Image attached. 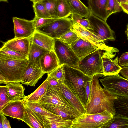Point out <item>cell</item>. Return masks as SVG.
<instances>
[{
  "mask_svg": "<svg viewBox=\"0 0 128 128\" xmlns=\"http://www.w3.org/2000/svg\"><path fill=\"white\" fill-rule=\"evenodd\" d=\"M103 76L97 75L92 78L90 97L85 106L88 114L100 113L106 110L114 116L116 114L114 103L118 96L101 86L99 79Z\"/></svg>",
  "mask_w": 128,
  "mask_h": 128,
  "instance_id": "6da1fadb",
  "label": "cell"
},
{
  "mask_svg": "<svg viewBox=\"0 0 128 128\" xmlns=\"http://www.w3.org/2000/svg\"><path fill=\"white\" fill-rule=\"evenodd\" d=\"M29 61L13 59L0 55V84L21 83L22 78Z\"/></svg>",
  "mask_w": 128,
  "mask_h": 128,
  "instance_id": "7a4b0ae2",
  "label": "cell"
},
{
  "mask_svg": "<svg viewBox=\"0 0 128 128\" xmlns=\"http://www.w3.org/2000/svg\"><path fill=\"white\" fill-rule=\"evenodd\" d=\"M114 119V116L106 110L95 114L86 113L72 121V128H107Z\"/></svg>",
  "mask_w": 128,
  "mask_h": 128,
  "instance_id": "3957f363",
  "label": "cell"
},
{
  "mask_svg": "<svg viewBox=\"0 0 128 128\" xmlns=\"http://www.w3.org/2000/svg\"><path fill=\"white\" fill-rule=\"evenodd\" d=\"M63 66L66 79L72 82L77 94L85 107L87 103L86 93V84L88 82L92 80V78L77 68L65 64L63 65Z\"/></svg>",
  "mask_w": 128,
  "mask_h": 128,
  "instance_id": "277c9868",
  "label": "cell"
},
{
  "mask_svg": "<svg viewBox=\"0 0 128 128\" xmlns=\"http://www.w3.org/2000/svg\"><path fill=\"white\" fill-rule=\"evenodd\" d=\"M102 50L95 51L80 59L78 68L86 75L91 78L96 75L104 76L102 58Z\"/></svg>",
  "mask_w": 128,
  "mask_h": 128,
  "instance_id": "5b68a950",
  "label": "cell"
},
{
  "mask_svg": "<svg viewBox=\"0 0 128 128\" xmlns=\"http://www.w3.org/2000/svg\"><path fill=\"white\" fill-rule=\"evenodd\" d=\"M54 51L59 62V66L66 65L78 68L80 59L70 46L59 39H54Z\"/></svg>",
  "mask_w": 128,
  "mask_h": 128,
  "instance_id": "8992f818",
  "label": "cell"
},
{
  "mask_svg": "<svg viewBox=\"0 0 128 128\" xmlns=\"http://www.w3.org/2000/svg\"><path fill=\"white\" fill-rule=\"evenodd\" d=\"M100 80L104 88L112 94L128 97V80L119 74L106 76Z\"/></svg>",
  "mask_w": 128,
  "mask_h": 128,
  "instance_id": "52a82bcc",
  "label": "cell"
},
{
  "mask_svg": "<svg viewBox=\"0 0 128 128\" xmlns=\"http://www.w3.org/2000/svg\"><path fill=\"white\" fill-rule=\"evenodd\" d=\"M73 22L71 18H58L37 30L54 39H59L72 29Z\"/></svg>",
  "mask_w": 128,
  "mask_h": 128,
  "instance_id": "ba28073f",
  "label": "cell"
},
{
  "mask_svg": "<svg viewBox=\"0 0 128 128\" xmlns=\"http://www.w3.org/2000/svg\"><path fill=\"white\" fill-rule=\"evenodd\" d=\"M92 30H88L104 42L116 40L115 32L106 22L92 14L87 18Z\"/></svg>",
  "mask_w": 128,
  "mask_h": 128,
  "instance_id": "9c48e42d",
  "label": "cell"
},
{
  "mask_svg": "<svg viewBox=\"0 0 128 128\" xmlns=\"http://www.w3.org/2000/svg\"><path fill=\"white\" fill-rule=\"evenodd\" d=\"M37 101L62 107L70 111L78 118L82 115L71 104L60 91L49 86L45 95L40 100Z\"/></svg>",
  "mask_w": 128,
  "mask_h": 128,
  "instance_id": "30bf717a",
  "label": "cell"
},
{
  "mask_svg": "<svg viewBox=\"0 0 128 128\" xmlns=\"http://www.w3.org/2000/svg\"><path fill=\"white\" fill-rule=\"evenodd\" d=\"M119 50L117 48L111 47L108 49L104 51L102 54L104 77L112 76L119 74L122 67L119 64L118 57L113 59L118 53Z\"/></svg>",
  "mask_w": 128,
  "mask_h": 128,
  "instance_id": "8fae6325",
  "label": "cell"
},
{
  "mask_svg": "<svg viewBox=\"0 0 128 128\" xmlns=\"http://www.w3.org/2000/svg\"><path fill=\"white\" fill-rule=\"evenodd\" d=\"M60 91L76 110L82 114L86 113L85 107L79 98L70 81L66 79L63 82Z\"/></svg>",
  "mask_w": 128,
  "mask_h": 128,
  "instance_id": "7c38bea8",
  "label": "cell"
},
{
  "mask_svg": "<svg viewBox=\"0 0 128 128\" xmlns=\"http://www.w3.org/2000/svg\"><path fill=\"white\" fill-rule=\"evenodd\" d=\"M72 22V30L80 37L90 42L98 49L106 51L111 47L106 45L105 42L102 40L100 38L79 24Z\"/></svg>",
  "mask_w": 128,
  "mask_h": 128,
  "instance_id": "4fadbf2b",
  "label": "cell"
},
{
  "mask_svg": "<svg viewBox=\"0 0 128 128\" xmlns=\"http://www.w3.org/2000/svg\"><path fill=\"white\" fill-rule=\"evenodd\" d=\"M45 74L42 70L39 62H29L24 74L21 83L35 86Z\"/></svg>",
  "mask_w": 128,
  "mask_h": 128,
  "instance_id": "5bb4252c",
  "label": "cell"
},
{
  "mask_svg": "<svg viewBox=\"0 0 128 128\" xmlns=\"http://www.w3.org/2000/svg\"><path fill=\"white\" fill-rule=\"evenodd\" d=\"M14 26V38L31 37L36 30L33 21L14 17L12 18Z\"/></svg>",
  "mask_w": 128,
  "mask_h": 128,
  "instance_id": "9a60e30c",
  "label": "cell"
},
{
  "mask_svg": "<svg viewBox=\"0 0 128 128\" xmlns=\"http://www.w3.org/2000/svg\"><path fill=\"white\" fill-rule=\"evenodd\" d=\"M2 42V47L20 53L28 58L32 42V36L26 38H14Z\"/></svg>",
  "mask_w": 128,
  "mask_h": 128,
  "instance_id": "2e32d148",
  "label": "cell"
},
{
  "mask_svg": "<svg viewBox=\"0 0 128 128\" xmlns=\"http://www.w3.org/2000/svg\"><path fill=\"white\" fill-rule=\"evenodd\" d=\"M25 104L22 99L8 103L0 111L4 115L23 121Z\"/></svg>",
  "mask_w": 128,
  "mask_h": 128,
  "instance_id": "e0dca14e",
  "label": "cell"
},
{
  "mask_svg": "<svg viewBox=\"0 0 128 128\" xmlns=\"http://www.w3.org/2000/svg\"><path fill=\"white\" fill-rule=\"evenodd\" d=\"M70 46L80 59L98 49L90 42L80 37L73 43Z\"/></svg>",
  "mask_w": 128,
  "mask_h": 128,
  "instance_id": "ac0fdd59",
  "label": "cell"
},
{
  "mask_svg": "<svg viewBox=\"0 0 128 128\" xmlns=\"http://www.w3.org/2000/svg\"><path fill=\"white\" fill-rule=\"evenodd\" d=\"M91 14L106 22L108 18L107 11L108 0H88Z\"/></svg>",
  "mask_w": 128,
  "mask_h": 128,
  "instance_id": "d6986e66",
  "label": "cell"
},
{
  "mask_svg": "<svg viewBox=\"0 0 128 128\" xmlns=\"http://www.w3.org/2000/svg\"><path fill=\"white\" fill-rule=\"evenodd\" d=\"M40 64L42 71L49 74L59 66L58 57L54 51L48 52L40 58Z\"/></svg>",
  "mask_w": 128,
  "mask_h": 128,
  "instance_id": "ffe728a7",
  "label": "cell"
},
{
  "mask_svg": "<svg viewBox=\"0 0 128 128\" xmlns=\"http://www.w3.org/2000/svg\"><path fill=\"white\" fill-rule=\"evenodd\" d=\"M23 121L30 128H45L44 122L42 117L25 104Z\"/></svg>",
  "mask_w": 128,
  "mask_h": 128,
  "instance_id": "44dd1931",
  "label": "cell"
},
{
  "mask_svg": "<svg viewBox=\"0 0 128 128\" xmlns=\"http://www.w3.org/2000/svg\"><path fill=\"white\" fill-rule=\"evenodd\" d=\"M24 102L29 108L40 116L45 121L54 122L60 120L62 118L48 110L37 102Z\"/></svg>",
  "mask_w": 128,
  "mask_h": 128,
  "instance_id": "7402d4cb",
  "label": "cell"
},
{
  "mask_svg": "<svg viewBox=\"0 0 128 128\" xmlns=\"http://www.w3.org/2000/svg\"><path fill=\"white\" fill-rule=\"evenodd\" d=\"M32 42L50 52L54 51V39L37 30L32 36Z\"/></svg>",
  "mask_w": 128,
  "mask_h": 128,
  "instance_id": "603a6c76",
  "label": "cell"
},
{
  "mask_svg": "<svg viewBox=\"0 0 128 128\" xmlns=\"http://www.w3.org/2000/svg\"><path fill=\"white\" fill-rule=\"evenodd\" d=\"M34 102L39 103L48 110L64 120L73 121L78 118L70 111L62 107L39 101Z\"/></svg>",
  "mask_w": 128,
  "mask_h": 128,
  "instance_id": "cb8c5ba5",
  "label": "cell"
},
{
  "mask_svg": "<svg viewBox=\"0 0 128 128\" xmlns=\"http://www.w3.org/2000/svg\"><path fill=\"white\" fill-rule=\"evenodd\" d=\"M20 82H9L6 84L7 92L10 102L24 98L25 88Z\"/></svg>",
  "mask_w": 128,
  "mask_h": 128,
  "instance_id": "d4e9b609",
  "label": "cell"
},
{
  "mask_svg": "<svg viewBox=\"0 0 128 128\" xmlns=\"http://www.w3.org/2000/svg\"><path fill=\"white\" fill-rule=\"evenodd\" d=\"M72 14H75L82 18H87L91 14L88 8L80 0H66Z\"/></svg>",
  "mask_w": 128,
  "mask_h": 128,
  "instance_id": "484cf974",
  "label": "cell"
},
{
  "mask_svg": "<svg viewBox=\"0 0 128 128\" xmlns=\"http://www.w3.org/2000/svg\"><path fill=\"white\" fill-rule=\"evenodd\" d=\"M48 87L47 78L35 91L30 94L26 96L22 99L24 102H34L39 101L45 95Z\"/></svg>",
  "mask_w": 128,
  "mask_h": 128,
  "instance_id": "4316f807",
  "label": "cell"
},
{
  "mask_svg": "<svg viewBox=\"0 0 128 128\" xmlns=\"http://www.w3.org/2000/svg\"><path fill=\"white\" fill-rule=\"evenodd\" d=\"M49 52L32 42L28 58L30 62H38L40 63L41 57Z\"/></svg>",
  "mask_w": 128,
  "mask_h": 128,
  "instance_id": "83f0119b",
  "label": "cell"
},
{
  "mask_svg": "<svg viewBox=\"0 0 128 128\" xmlns=\"http://www.w3.org/2000/svg\"><path fill=\"white\" fill-rule=\"evenodd\" d=\"M116 114L128 118V97H118L114 102Z\"/></svg>",
  "mask_w": 128,
  "mask_h": 128,
  "instance_id": "f1b7e54d",
  "label": "cell"
},
{
  "mask_svg": "<svg viewBox=\"0 0 128 128\" xmlns=\"http://www.w3.org/2000/svg\"><path fill=\"white\" fill-rule=\"evenodd\" d=\"M56 2L59 18H68L72 14L71 11L66 0H56Z\"/></svg>",
  "mask_w": 128,
  "mask_h": 128,
  "instance_id": "f546056e",
  "label": "cell"
},
{
  "mask_svg": "<svg viewBox=\"0 0 128 128\" xmlns=\"http://www.w3.org/2000/svg\"><path fill=\"white\" fill-rule=\"evenodd\" d=\"M128 128V118L116 114L114 120L107 128Z\"/></svg>",
  "mask_w": 128,
  "mask_h": 128,
  "instance_id": "4dcf8cb0",
  "label": "cell"
},
{
  "mask_svg": "<svg viewBox=\"0 0 128 128\" xmlns=\"http://www.w3.org/2000/svg\"><path fill=\"white\" fill-rule=\"evenodd\" d=\"M32 7L35 16L40 18H52L42 1L33 3Z\"/></svg>",
  "mask_w": 128,
  "mask_h": 128,
  "instance_id": "1f68e13d",
  "label": "cell"
},
{
  "mask_svg": "<svg viewBox=\"0 0 128 128\" xmlns=\"http://www.w3.org/2000/svg\"><path fill=\"white\" fill-rule=\"evenodd\" d=\"M0 55L6 58L16 60H24L28 58L26 56L18 52L1 47Z\"/></svg>",
  "mask_w": 128,
  "mask_h": 128,
  "instance_id": "d6a6232c",
  "label": "cell"
},
{
  "mask_svg": "<svg viewBox=\"0 0 128 128\" xmlns=\"http://www.w3.org/2000/svg\"><path fill=\"white\" fill-rule=\"evenodd\" d=\"M72 121L62 118L57 121L44 122L45 128H72Z\"/></svg>",
  "mask_w": 128,
  "mask_h": 128,
  "instance_id": "836d02e7",
  "label": "cell"
},
{
  "mask_svg": "<svg viewBox=\"0 0 128 128\" xmlns=\"http://www.w3.org/2000/svg\"><path fill=\"white\" fill-rule=\"evenodd\" d=\"M42 2L51 17L54 19L59 18L58 16L56 0H44Z\"/></svg>",
  "mask_w": 128,
  "mask_h": 128,
  "instance_id": "e575fe53",
  "label": "cell"
},
{
  "mask_svg": "<svg viewBox=\"0 0 128 128\" xmlns=\"http://www.w3.org/2000/svg\"><path fill=\"white\" fill-rule=\"evenodd\" d=\"M123 10L118 0H108L107 11L109 17L113 14Z\"/></svg>",
  "mask_w": 128,
  "mask_h": 128,
  "instance_id": "d590c367",
  "label": "cell"
},
{
  "mask_svg": "<svg viewBox=\"0 0 128 128\" xmlns=\"http://www.w3.org/2000/svg\"><path fill=\"white\" fill-rule=\"evenodd\" d=\"M79 36L72 29L63 35L59 39L62 42L71 46L79 38Z\"/></svg>",
  "mask_w": 128,
  "mask_h": 128,
  "instance_id": "8d00e7d4",
  "label": "cell"
},
{
  "mask_svg": "<svg viewBox=\"0 0 128 128\" xmlns=\"http://www.w3.org/2000/svg\"><path fill=\"white\" fill-rule=\"evenodd\" d=\"M47 78H54L62 82L65 80L66 74L63 65L59 66L52 72L48 74Z\"/></svg>",
  "mask_w": 128,
  "mask_h": 128,
  "instance_id": "74e56055",
  "label": "cell"
},
{
  "mask_svg": "<svg viewBox=\"0 0 128 128\" xmlns=\"http://www.w3.org/2000/svg\"><path fill=\"white\" fill-rule=\"evenodd\" d=\"M6 85L0 86V111L10 102Z\"/></svg>",
  "mask_w": 128,
  "mask_h": 128,
  "instance_id": "f35d334b",
  "label": "cell"
},
{
  "mask_svg": "<svg viewBox=\"0 0 128 128\" xmlns=\"http://www.w3.org/2000/svg\"><path fill=\"white\" fill-rule=\"evenodd\" d=\"M56 19L53 18H40L35 16L33 20L34 27L36 30L52 22Z\"/></svg>",
  "mask_w": 128,
  "mask_h": 128,
  "instance_id": "ab89813d",
  "label": "cell"
},
{
  "mask_svg": "<svg viewBox=\"0 0 128 128\" xmlns=\"http://www.w3.org/2000/svg\"><path fill=\"white\" fill-rule=\"evenodd\" d=\"M71 18L72 21L79 24L88 30H92L88 18L84 19L80 16L75 14H72Z\"/></svg>",
  "mask_w": 128,
  "mask_h": 128,
  "instance_id": "60d3db41",
  "label": "cell"
},
{
  "mask_svg": "<svg viewBox=\"0 0 128 128\" xmlns=\"http://www.w3.org/2000/svg\"><path fill=\"white\" fill-rule=\"evenodd\" d=\"M47 78L48 81L49 86L57 90L60 91L63 82L54 78Z\"/></svg>",
  "mask_w": 128,
  "mask_h": 128,
  "instance_id": "b9f144b4",
  "label": "cell"
},
{
  "mask_svg": "<svg viewBox=\"0 0 128 128\" xmlns=\"http://www.w3.org/2000/svg\"><path fill=\"white\" fill-rule=\"evenodd\" d=\"M119 64L121 67L128 66V52L123 53L119 59Z\"/></svg>",
  "mask_w": 128,
  "mask_h": 128,
  "instance_id": "7bdbcfd3",
  "label": "cell"
},
{
  "mask_svg": "<svg viewBox=\"0 0 128 128\" xmlns=\"http://www.w3.org/2000/svg\"><path fill=\"white\" fill-rule=\"evenodd\" d=\"M92 80L88 82L87 83L86 85V93L87 102L89 100L90 96L91 87Z\"/></svg>",
  "mask_w": 128,
  "mask_h": 128,
  "instance_id": "ee69618b",
  "label": "cell"
},
{
  "mask_svg": "<svg viewBox=\"0 0 128 128\" xmlns=\"http://www.w3.org/2000/svg\"><path fill=\"white\" fill-rule=\"evenodd\" d=\"M119 73L123 77L128 80V66L122 67Z\"/></svg>",
  "mask_w": 128,
  "mask_h": 128,
  "instance_id": "f6af8a7d",
  "label": "cell"
},
{
  "mask_svg": "<svg viewBox=\"0 0 128 128\" xmlns=\"http://www.w3.org/2000/svg\"><path fill=\"white\" fill-rule=\"evenodd\" d=\"M4 115L3 121V128H11V126L10 125V122L8 120Z\"/></svg>",
  "mask_w": 128,
  "mask_h": 128,
  "instance_id": "bcb514c9",
  "label": "cell"
},
{
  "mask_svg": "<svg viewBox=\"0 0 128 128\" xmlns=\"http://www.w3.org/2000/svg\"><path fill=\"white\" fill-rule=\"evenodd\" d=\"M120 4L122 8L123 11L128 14V3L120 2Z\"/></svg>",
  "mask_w": 128,
  "mask_h": 128,
  "instance_id": "7dc6e473",
  "label": "cell"
},
{
  "mask_svg": "<svg viewBox=\"0 0 128 128\" xmlns=\"http://www.w3.org/2000/svg\"><path fill=\"white\" fill-rule=\"evenodd\" d=\"M4 114L2 112H0V128H3V121L4 116Z\"/></svg>",
  "mask_w": 128,
  "mask_h": 128,
  "instance_id": "c3c4849f",
  "label": "cell"
},
{
  "mask_svg": "<svg viewBox=\"0 0 128 128\" xmlns=\"http://www.w3.org/2000/svg\"><path fill=\"white\" fill-rule=\"evenodd\" d=\"M120 3V2H126L128 3V0H118Z\"/></svg>",
  "mask_w": 128,
  "mask_h": 128,
  "instance_id": "681fc988",
  "label": "cell"
},
{
  "mask_svg": "<svg viewBox=\"0 0 128 128\" xmlns=\"http://www.w3.org/2000/svg\"><path fill=\"white\" fill-rule=\"evenodd\" d=\"M44 0H30L33 3L36 2L40 1H42Z\"/></svg>",
  "mask_w": 128,
  "mask_h": 128,
  "instance_id": "f907efd6",
  "label": "cell"
},
{
  "mask_svg": "<svg viewBox=\"0 0 128 128\" xmlns=\"http://www.w3.org/2000/svg\"><path fill=\"white\" fill-rule=\"evenodd\" d=\"M125 33L126 35L127 38L128 40V24L127 26V28L126 30V31Z\"/></svg>",
  "mask_w": 128,
  "mask_h": 128,
  "instance_id": "816d5d0a",
  "label": "cell"
},
{
  "mask_svg": "<svg viewBox=\"0 0 128 128\" xmlns=\"http://www.w3.org/2000/svg\"><path fill=\"white\" fill-rule=\"evenodd\" d=\"M0 2H4L7 3L8 2V0H0Z\"/></svg>",
  "mask_w": 128,
  "mask_h": 128,
  "instance_id": "f5cc1de1",
  "label": "cell"
}]
</instances>
